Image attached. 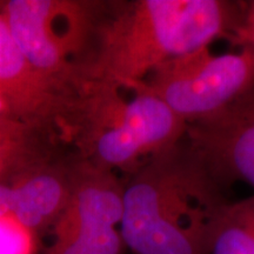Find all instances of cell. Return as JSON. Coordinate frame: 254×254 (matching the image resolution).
<instances>
[{"mask_svg": "<svg viewBox=\"0 0 254 254\" xmlns=\"http://www.w3.org/2000/svg\"><path fill=\"white\" fill-rule=\"evenodd\" d=\"M144 84L186 125L220 112L254 85V47L214 55L201 47L158 66Z\"/></svg>", "mask_w": 254, "mask_h": 254, "instance_id": "5b68a950", "label": "cell"}, {"mask_svg": "<svg viewBox=\"0 0 254 254\" xmlns=\"http://www.w3.org/2000/svg\"><path fill=\"white\" fill-rule=\"evenodd\" d=\"M11 179L0 178V219L11 215Z\"/></svg>", "mask_w": 254, "mask_h": 254, "instance_id": "7c38bea8", "label": "cell"}, {"mask_svg": "<svg viewBox=\"0 0 254 254\" xmlns=\"http://www.w3.org/2000/svg\"><path fill=\"white\" fill-rule=\"evenodd\" d=\"M249 31H247V37L250 39V44L254 47V5L251 11L250 19H249Z\"/></svg>", "mask_w": 254, "mask_h": 254, "instance_id": "4fadbf2b", "label": "cell"}, {"mask_svg": "<svg viewBox=\"0 0 254 254\" xmlns=\"http://www.w3.org/2000/svg\"><path fill=\"white\" fill-rule=\"evenodd\" d=\"M38 238L12 215L0 219V254H37Z\"/></svg>", "mask_w": 254, "mask_h": 254, "instance_id": "8fae6325", "label": "cell"}, {"mask_svg": "<svg viewBox=\"0 0 254 254\" xmlns=\"http://www.w3.org/2000/svg\"><path fill=\"white\" fill-rule=\"evenodd\" d=\"M206 254H254V195L222 207Z\"/></svg>", "mask_w": 254, "mask_h": 254, "instance_id": "30bf717a", "label": "cell"}, {"mask_svg": "<svg viewBox=\"0 0 254 254\" xmlns=\"http://www.w3.org/2000/svg\"><path fill=\"white\" fill-rule=\"evenodd\" d=\"M124 182L110 171L75 158L68 204L44 254H124Z\"/></svg>", "mask_w": 254, "mask_h": 254, "instance_id": "8992f818", "label": "cell"}, {"mask_svg": "<svg viewBox=\"0 0 254 254\" xmlns=\"http://www.w3.org/2000/svg\"><path fill=\"white\" fill-rule=\"evenodd\" d=\"M0 94L21 123L53 142L68 141L77 98L63 93L31 67L0 9Z\"/></svg>", "mask_w": 254, "mask_h": 254, "instance_id": "52a82bcc", "label": "cell"}, {"mask_svg": "<svg viewBox=\"0 0 254 254\" xmlns=\"http://www.w3.org/2000/svg\"><path fill=\"white\" fill-rule=\"evenodd\" d=\"M104 2L7 0L0 9L31 67L72 98L86 82L84 67L93 47Z\"/></svg>", "mask_w": 254, "mask_h": 254, "instance_id": "277c9868", "label": "cell"}, {"mask_svg": "<svg viewBox=\"0 0 254 254\" xmlns=\"http://www.w3.org/2000/svg\"><path fill=\"white\" fill-rule=\"evenodd\" d=\"M183 141L219 186L254 187V85L220 112L187 125Z\"/></svg>", "mask_w": 254, "mask_h": 254, "instance_id": "ba28073f", "label": "cell"}, {"mask_svg": "<svg viewBox=\"0 0 254 254\" xmlns=\"http://www.w3.org/2000/svg\"><path fill=\"white\" fill-rule=\"evenodd\" d=\"M75 158L50 154L32 161L11 179V215L38 237L53 226L68 204Z\"/></svg>", "mask_w": 254, "mask_h": 254, "instance_id": "9c48e42d", "label": "cell"}, {"mask_svg": "<svg viewBox=\"0 0 254 254\" xmlns=\"http://www.w3.org/2000/svg\"><path fill=\"white\" fill-rule=\"evenodd\" d=\"M236 6L222 0H133L105 4L86 81H144L158 66L231 30Z\"/></svg>", "mask_w": 254, "mask_h": 254, "instance_id": "6da1fadb", "label": "cell"}, {"mask_svg": "<svg viewBox=\"0 0 254 254\" xmlns=\"http://www.w3.org/2000/svg\"><path fill=\"white\" fill-rule=\"evenodd\" d=\"M227 202L183 141L124 182L125 249L132 254H206Z\"/></svg>", "mask_w": 254, "mask_h": 254, "instance_id": "7a4b0ae2", "label": "cell"}, {"mask_svg": "<svg viewBox=\"0 0 254 254\" xmlns=\"http://www.w3.org/2000/svg\"><path fill=\"white\" fill-rule=\"evenodd\" d=\"M186 128L144 81H87L78 94L69 141L78 158L131 177L182 144Z\"/></svg>", "mask_w": 254, "mask_h": 254, "instance_id": "3957f363", "label": "cell"}]
</instances>
